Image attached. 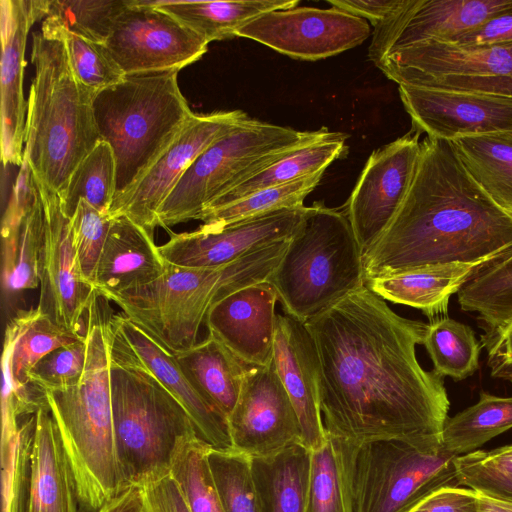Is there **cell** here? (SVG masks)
Instances as JSON below:
<instances>
[{
    "label": "cell",
    "instance_id": "obj_45",
    "mask_svg": "<svg viewBox=\"0 0 512 512\" xmlns=\"http://www.w3.org/2000/svg\"><path fill=\"white\" fill-rule=\"evenodd\" d=\"M112 217L81 200L70 218V232L83 279L92 286Z\"/></svg>",
    "mask_w": 512,
    "mask_h": 512
},
{
    "label": "cell",
    "instance_id": "obj_13",
    "mask_svg": "<svg viewBox=\"0 0 512 512\" xmlns=\"http://www.w3.org/2000/svg\"><path fill=\"white\" fill-rule=\"evenodd\" d=\"M419 135L409 132L374 150L343 207L363 255L388 228L410 189L420 158Z\"/></svg>",
    "mask_w": 512,
    "mask_h": 512
},
{
    "label": "cell",
    "instance_id": "obj_41",
    "mask_svg": "<svg viewBox=\"0 0 512 512\" xmlns=\"http://www.w3.org/2000/svg\"><path fill=\"white\" fill-rule=\"evenodd\" d=\"M211 447L197 435L181 439L170 472L180 485L192 512H224L207 462Z\"/></svg>",
    "mask_w": 512,
    "mask_h": 512
},
{
    "label": "cell",
    "instance_id": "obj_44",
    "mask_svg": "<svg viewBox=\"0 0 512 512\" xmlns=\"http://www.w3.org/2000/svg\"><path fill=\"white\" fill-rule=\"evenodd\" d=\"M55 40L63 42L70 68L77 80L96 94L120 83L126 76L105 44L70 32H62Z\"/></svg>",
    "mask_w": 512,
    "mask_h": 512
},
{
    "label": "cell",
    "instance_id": "obj_32",
    "mask_svg": "<svg viewBox=\"0 0 512 512\" xmlns=\"http://www.w3.org/2000/svg\"><path fill=\"white\" fill-rule=\"evenodd\" d=\"M347 138V134L330 131L320 139L291 150L279 160L226 191L204 211L222 207L264 188L325 171L332 162L347 154Z\"/></svg>",
    "mask_w": 512,
    "mask_h": 512
},
{
    "label": "cell",
    "instance_id": "obj_31",
    "mask_svg": "<svg viewBox=\"0 0 512 512\" xmlns=\"http://www.w3.org/2000/svg\"><path fill=\"white\" fill-rule=\"evenodd\" d=\"M259 512H305L311 451L301 443L277 453L251 457Z\"/></svg>",
    "mask_w": 512,
    "mask_h": 512
},
{
    "label": "cell",
    "instance_id": "obj_7",
    "mask_svg": "<svg viewBox=\"0 0 512 512\" xmlns=\"http://www.w3.org/2000/svg\"><path fill=\"white\" fill-rule=\"evenodd\" d=\"M179 71L128 74L95 95L96 125L116 162L115 197L144 174L195 114L180 90Z\"/></svg>",
    "mask_w": 512,
    "mask_h": 512
},
{
    "label": "cell",
    "instance_id": "obj_28",
    "mask_svg": "<svg viewBox=\"0 0 512 512\" xmlns=\"http://www.w3.org/2000/svg\"><path fill=\"white\" fill-rule=\"evenodd\" d=\"M484 263H446L406 273L369 279L365 285L383 300L420 310L431 321L448 312L451 296L458 293Z\"/></svg>",
    "mask_w": 512,
    "mask_h": 512
},
{
    "label": "cell",
    "instance_id": "obj_15",
    "mask_svg": "<svg viewBox=\"0 0 512 512\" xmlns=\"http://www.w3.org/2000/svg\"><path fill=\"white\" fill-rule=\"evenodd\" d=\"M111 357L148 370L184 406L198 437L212 449L233 451L227 417L188 380L175 355L125 314L106 322Z\"/></svg>",
    "mask_w": 512,
    "mask_h": 512
},
{
    "label": "cell",
    "instance_id": "obj_37",
    "mask_svg": "<svg viewBox=\"0 0 512 512\" xmlns=\"http://www.w3.org/2000/svg\"><path fill=\"white\" fill-rule=\"evenodd\" d=\"M422 344L433 362V371L442 378L464 380L479 367L481 345L474 331L448 316L427 324Z\"/></svg>",
    "mask_w": 512,
    "mask_h": 512
},
{
    "label": "cell",
    "instance_id": "obj_34",
    "mask_svg": "<svg viewBox=\"0 0 512 512\" xmlns=\"http://www.w3.org/2000/svg\"><path fill=\"white\" fill-rule=\"evenodd\" d=\"M457 294L461 309L476 314L483 334L512 321V247L481 265Z\"/></svg>",
    "mask_w": 512,
    "mask_h": 512
},
{
    "label": "cell",
    "instance_id": "obj_6",
    "mask_svg": "<svg viewBox=\"0 0 512 512\" xmlns=\"http://www.w3.org/2000/svg\"><path fill=\"white\" fill-rule=\"evenodd\" d=\"M268 282L285 314L304 324L364 287L363 252L344 209L307 206Z\"/></svg>",
    "mask_w": 512,
    "mask_h": 512
},
{
    "label": "cell",
    "instance_id": "obj_23",
    "mask_svg": "<svg viewBox=\"0 0 512 512\" xmlns=\"http://www.w3.org/2000/svg\"><path fill=\"white\" fill-rule=\"evenodd\" d=\"M376 66L398 85L445 75L512 76V41L475 47L426 42L392 51Z\"/></svg>",
    "mask_w": 512,
    "mask_h": 512
},
{
    "label": "cell",
    "instance_id": "obj_12",
    "mask_svg": "<svg viewBox=\"0 0 512 512\" xmlns=\"http://www.w3.org/2000/svg\"><path fill=\"white\" fill-rule=\"evenodd\" d=\"M208 42L145 0H128L105 42L128 74L179 69L199 60Z\"/></svg>",
    "mask_w": 512,
    "mask_h": 512
},
{
    "label": "cell",
    "instance_id": "obj_48",
    "mask_svg": "<svg viewBox=\"0 0 512 512\" xmlns=\"http://www.w3.org/2000/svg\"><path fill=\"white\" fill-rule=\"evenodd\" d=\"M142 512H192L171 472L139 485Z\"/></svg>",
    "mask_w": 512,
    "mask_h": 512
},
{
    "label": "cell",
    "instance_id": "obj_53",
    "mask_svg": "<svg viewBox=\"0 0 512 512\" xmlns=\"http://www.w3.org/2000/svg\"><path fill=\"white\" fill-rule=\"evenodd\" d=\"M327 2L332 7L369 20L374 27L404 8L408 0H328Z\"/></svg>",
    "mask_w": 512,
    "mask_h": 512
},
{
    "label": "cell",
    "instance_id": "obj_35",
    "mask_svg": "<svg viewBox=\"0 0 512 512\" xmlns=\"http://www.w3.org/2000/svg\"><path fill=\"white\" fill-rule=\"evenodd\" d=\"M512 428V396L482 391L479 400L448 417L441 451L456 457L478 450L492 438Z\"/></svg>",
    "mask_w": 512,
    "mask_h": 512
},
{
    "label": "cell",
    "instance_id": "obj_49",
    "mask_svg": "<svg viewBox=\"0 0 512 512\" xmlns=\"http://www.w3.org/2000/svg\"><path fill=\"white\" fill-rule=\"evenodd\" d=\"M411 86L500 94L512 97V76L445 75L423 80Z\"/></svg>",
    "mask_w": 512,
    "mask_h": 512
},
{
    "label": "cell",
    "instance_id": "obj_24",
    "mask_svg": "<svg viewBox=\"0 0 512 512\" xmlns=\"http://www.w3.org/2000/svg\"><path fill=\"white\" fill-rule=\"evenodd\" d=\"M84 336L55 324L37 308L21 309L7 321L3 354L9 362L10 398L18 418L36 414L47 404L45 390L30 381L37 363L53 350Z\"/></svg>",
    "mask_w": 512,
    "mask_h": 512
},
{
    "label": "cell",
    "instance_id": "obj_33",
    "mask_svg": "<svg viewBox=\"0 0 512 512\" xmlns=\"http://www.w3.org/2000/svg\"><path fill=\"white\" fill-rule=\"evenodd\" d=\"M452 143L472 179L512 217V132L462 137Z\"/></svg>",
    "mask_w": 512,
    "mask_h": 512
},
{
    "label": "cell",
    "instance_id": "obj_27",
    "mask_svg": "<svg viewBox=\"0 0 512 512\" xmlns=\"http://www.w3.org/2000/svg\"><path fill=\"white\" fill-rule=\"evenodd\" d=\"M45 229L40 190L21 214L2 218V310L7 321L19 310L24 292L39 287V265Z\"/></svg>",
    "mask_w": 512,
    "mask_h": 512
},
{
    "label": "cell",
    "instance_id": "obj_16",
    "mask_svg": "<svg viewBox=\"0 0 512 512\" xmlns=\"http://www.w3.org/2000/svg\"><path fill=\"white\" fill-rule=\"evenodd\" d=\"M40 193L45 229L36 308L55 324L85 335L86 314L97 294L81 275L71 238L70 218L63 212L59 197Z\"/></svg>",
    "mask_w": 512,
    "mask_h": 512
},
{
    "label": "cell",
    "instance_id": "obj_46",
    "mask_svg": "<svg viewBox=\"0 0 512 512\" xmlns=\"http://www.w3.org/2000/svg\"><path fill=\"white\" fill-rule=\"evenodd\" d=\"M305 512H347L339 465L329 437L320 449L311 451Z\"/></svg>",
    "mask_w": 512,
    "mask_h": 512
},
{
    "label": "cell",
    "instance_id": "obj_9",
    "mask_svg": "<svg viewBox=\"0 0 512 512\" xmlns=\"http://www.w3.org/2000/svg\"><path fill=\"white\" fill-rule=\"evenodd\" d=\"M329 438L347 512H408L433 491L459 486L454 457L442 451L430 452L396 438Z\"/></svg>",
    "mask_w": 512,
    "mask_h": 512
},
{
    "label": "cell",
    "instance_id": "obj_21",
    "mask_svg": "<svg viewBox=\"0 0 512 512\" xmlns=\"http://www.w3.org/2000/svg\"><path fill=\"white\" fill-rule=\"evenodd\" d=\"M273 364L297 414L301 444L320 449L328 437L320 409L318 352L305 324L287 314H277Z\"/></svg>",
    "mask_w": 512,
    "mask_h": 512
},
{
    "label": "cell",
    "instance_id": "obj_56",
    "mask_svg": "<svg viewBox=\"0 0 512 512\" xmlns=\"http://www.w3.org/2000/svg\"><path fill=\"white\" fill-rule=\"evenodd\" d=\"M511 497V496H510Z\"/></svg>",
    "mask_w": 512,
    "mask_h": 512
},
{
    "label": "cell",
    "instance_id": "obj_14",
    "mask_svg": "<svg viewBox=\"0 0 512 512\" xmlns=\"http://www.w3.org/2000/svg\"><path fill=\"white\" fill-rule=\"evenodd\" d=\"M367 20L335 7H294L266 12L236 31L294 59L316 61L359 46L370 36Z\"/></svg>",
    "mask_w": 512,
    "mask_h": 512
},
{
    "label": "cell",
    "instance_id": "obj_4",
    "mask_svg": "<svg viewBox=\"0 0 512 512\" xmlns=\"http://www.w3.org/2000/svg\"><path fill=\"white\" fill-rule=\"evenodd\" d=\"M35 77L27 100L24 159L43 193L60 197L86 156L101 141L95 92L74 76L62 41L33 34Z\"/></svg>",
    "mask_w": 512,
    "mask_h": 512
},
{
    "label": "cell",
    "instance_id": "obj_30",
    "mask_svg": "<svg viewBox=\"0 0 512 512\" xmlns=\"http://www.w3.org/2000/svg\"><path fill=\"white\" fill-rule=\"evenodd\" d=\"M178 20L208 43L236 37V31L266 12L294 8L298 0H145Z\"/></svg>",
    "mask_w": 512,
    "mask_h": 512
},
{
    "label": "cell",
    "instance_id": "obj_17",
    "mask_svg": "<svg viewBox=\"0 0 512 512\" xmlns=\"http://www.w3.org/2000/svg\"><path fill=\"white\" fill-rule=\"evenodd\" d=\"M228 426L234 449L250 457L268 456L301 443L297 414L273 360L267 366L248 367Z\"/></svg>",
    "mask_w": 512,
    "mask_h": 512
},
{
    "label": "cell",
    "instance_id": "obj_25",
    "mask_svg": "<svg viewBox=\"0 0 512 512\" xmlns=\"http://www.w3.org/2000/svg\"><path fill=\"white\" fill-rule=\"evenodd\" d=\"M167 262L153 234L125 215L112 217L92 287L96 294L112 297L144 285L163 275Z\"/></svg>",
    "mask_w": 512,
    "mask_h": 512
},
{
    "label": "cell",
    "instance_id": "obj_11",
    "mask_svg": "<svg viewBox=\"0 0 512 512\" xmlns=\"http://www.w3.org/2000/svg\"><path fill=\"white\" fill-rule=\"evenodd\" d=\"M249 116L242 110L194 114L169 147L111 204V217L125 215L153 234L157 213L192 162Z\"/></svg>",
    "mask_w": 512,
    "mask_h": 512
},
{
    "label": "cell",
    "instance_id": "obj_51",
    "mask_svg": "<svg viewBox=\"0 0 512 512\" xmlns=\"http://www.w3.org/2000/svg\"><path fill=\"white\" fill-rule=\"evenodd\" d=\"M408 512H476V491L463 486H444Z\"/></svg>",
    "mask_w": 512,
    "mask_h": 512
},
{
    "label": "cell",
    "instance_id": "obj_26",
    "mask_svg": "<svg viewBox=\"0 0 512 512\" xmlns=\"http://www.w3.org/2000/svg\"><path fill=\"white\" fill-rule=\"evenodd\" d=\"M26 512H80L74 473L48 402L35 414Z\"/></svg>",
    "mask_w": 512,
    "mask_h": 512
},
{
    "label": "cell",
    "instance_id": "obj_1",
    "mask_svg": "<svg viewBox=\"0 0 512 512\" xmlns=\"http://www.w3.org/2000/svg\"><path fill=\"white\" fill-rule=\"evenodd\" d=\"M305 326L318 352L329 437L396 438L441 452L450 401L443 378L416 357L426 323L398 315L365 285Z\"/></svg>",
    "mask_w": 512,
    "mask_h": 512
},
{
    "label": "cell",
    "instance_id": "obj_39",
    "mask_svg": "<svg viewBox=\"0 0 512 512\" xmlns=\"http://www.w3.org/2000/svg\"><path fill=\"white\" fill-rule=\"evenodd\" d=\"M115 194L114 153L111 146L101 140L76 168L59 199L63 212L71 218L81 200L109 214Z\"/></svg>",
    "mask_w": 512,
    "mask_h": 512
},
{
    "label": "cell",
    "instance_id": "obj_10",
    "mask_svg": "<svg viewBox=\"0 0 512 512\" xmlns=\"http://www.w3.org/2000/svg\"><path fill=\"white\" fill-rule=\"evenodd\" d=\"M330 131H299L248 118L215 141L187 168L157 213V227L198 220L229 189L279 160L291 150Z\"/></svg>",
    "mask_w": 512,
    "mask_h": 512
},
{
    "label": "cell",
    "instance_id": "obj_38",
    "mask_svg": "<svg viewBox=\"0 0 512 512\" xmlns=\"http://www.w3.org/2000/svg\"><path fill=\"white\" fill-rule=\"evenodd\" d=\"M324 172L264 188L222 207L206 210L198 219L203 222L199 228L215 230L254 216L304 206L305 198L317 187Z\"/></svg>",
    "mask_w": 512,
    "mask_h": 512
},
{
    "label": "cell",
    "instance_id": "obj_5",
    "mask_svg": "<svg viewBox=\"0 0 512 512\" xmlns=\"http://www.w3.org/2000/svg\"><path fill=\"white\" fill-rule=\"evenodd\" d=\"M289 240L254 249L215 268H186L167 262L158 279L110 301L172 354L188 350L198 342L200 328L214 304L243 287L268 281Z\"/></svg>",
    "mask_w": 512,
    "mask_h": 512
},
{
    "label": "cell",
    "instance_id": "obj_22",
    "mask_svg": "<svg viewBox=\"0 0 512 512\" xmlns=\"http://www.w3.org/2000/svg\"><path fill=\"white\" fill-rule=\"evenodd\" d=\"M278 296L268 281L243 287L210 309L208 332L248 366H267L273 360Z\"/></svg>",
    "mask_w": 512,
    "mask_h": 512
},
{
    "label": "cell",
    "instance_id": "obj_36",
    "mask_svg": "<svg viewBox=\"0 0 512 512\" xmlns=\"http://www.w3.org/2000/svg\"><path fill=\"white\" fill-rule=\"evenodd\" d=\"M128 0H49L41 34L57 39L70 32L90 41L105 44Z\"/></svg>",
    "mask_w": 512,
    "mask_h": 512
},
{
    "label": "cell",
    "instance_id": "obj_50",
    "mask_svg": "<svg viewBox=\"0 0 512 512\" xmlns=\"http://www.w3.org/2000/svg\"><path fill=\"white\" fill-rule=\"evenodd\" d=\"M508 41H512V9L494 16L481 26L443 42L459 47H475Z\"/></svg>",
    "mask_w": 512,
    "mask_h": 512
},
{
    "label": "cell",
    "instance_id": "obj_55",
    "mask_svg": "<svg viewBox=\"0 0 512 512\" xmlns=\"http://www.w3.org/2000/svg\"><path fill=\"white\" fill-rule=\"evenodd\" d=\"M476 512H512V497L476 491Z\"/></svg>",
    "mask_w": 512,
    "mask_h": 512
},
{
    "label": "cell",
    "instance_id": "obj_3",
    "mask_svg": "<svg viewBox=\"0 0 512 512\" xmlns=\"http://www.w3.org/2000/svg\"><path fill=\"white\" fill-rule=\"evenodd\" d=\"M107 319L97 300L86 314L87 358L72 385L45 389L74 473L81 512H96L127 487L114 437Z\"/></svg>",
    "mask_w": 512,
    "mask_h": 512
},
{
    "label": "cell",
    "instance_id": "obj_2",
    "mask_svg": "<svg viewBox=\"0 0 512 512\" xmlns=\"http://www.w3.org/2000/svg\"><path fill=\"white\" fill-rule=\"evenodd\" d=\"M512 247V217L472 179L452 141L427 136L410 189L363 255L365 282L446 263H486Z\"/></svg>",
    "mask_w": 512,
    "mask_h": 512
},
{
    "label": "cell",
    "instance_id": "obj_42",
    "mask_svg": "<svg viewBox=\"0 0 512 512\" xmlns=\"http://www.w3.org/2000/svg\"><path fill=\"white\" fill-rule=\"evenodd\" d=\"M207 462L224 512H259L250 456L210 448Z\"/></svg>",
    "mask_w": 512,
    "mask_h": 512
},
{
    "label": "cell",
    "instance_id": "obj_8",
    "mask_svg": "<svg viewBox=\"0 0 512 512\" xmlns=\"http://www.w3.org/2000/svg\"><path fill=\"white\" fill-rule=\"evenodd\" d=\"M110 362L118 461L125 484L139 486L169 473L181 439L197 432L184 406L148 370L111 355Z\"/></svg>",
    "mask_w": 512,
    "mask_h": 512
},
{
    "label": "cell",
    "instance_id": "obj_29",
    "mask_svg": "<svg viewBox=\"0 0 512 512\" xmlns=\"http://www.w3.org/2000/svg\"><path fill=\"white\" fill-rule=\"evenodd\" d=\"M174 355L196 390L228 419L249 366L210 333L190 349Z\"/></svg>",
    "mask_w": 512,
    "mask_h": 512
},
{
    "label": "cell",
    "instance_id": "obj_20",
    "mask_svg": "<svg viewBox=\"0 0 512 512\" xmlns=\"http://www.w3.org/2000/svg\"><path fill=\"white\" fill-rule=\"evenodd\" d=\"M49 0H1V159L24 161L27 102L23 93L25 48L32 25L44 19Z\"/></svg>",
    "mask_w": 512,
    "mask_h": 512
},
{
    "label": "cell",
    "instance_id": "obj_19",
    "mask_svg": "<svg viewBox=\"0 0 512 512\" xmlns=\"http://www.w3.org/2000/svg\"><path fill=\"white\" fill-rule=\"evenodd\" d=\"M307 206L281 209L237 221L215 230L198 228L171 233L159 246L166 262L186 268H215L246 253L291 238L300 225Z\"/></svg>",
    "mask_w": 512,
    "mask_h": 512
},
{
    "label": "cell",
    "instance_id": "obj_52",
    "mask_svg": "<svg viewBox=\"0 0 512 512\" xmlns=\"http://www.w3.org/2000/svg\"><path fill=\"white\" fill-rule=\"evenodd\" d=\"M481 341L491 376L512 383V321L493 333L482 334Z\"/></svg>",
    "mask_w": 512,
    "mask_h": 512
},
{
    "label": "cell",
    "instance_id": "obj_18",
    "mask_svg": "<svg viewBox=\"0 0 512 512\" xmlns=\"http://www.w3.org/2000/svg\"><path fill=\"white\" fill-rule=\"evenodd\" d=\"M413 130L453 141L458 138L512 132V97L398 85Z\"/></svg>",
    "mask_w": 512,
    "mask_h": 512
},
{
    "label": "cell",
    "instance_id": "obj_43",
    "mask_svg": "<svg viewBox=\"0 0 512 512\" xmlns=\"http://www.w3.org/2000/svg\"><path fill=\"white\" fill-rule=\"evenodd\" d=\"M459 486L512 497V444L454 457Z\"/></svg>",
    "mask_w": 512,
    "mask_h": 512
},
{
    "label": "cell",
    "instance_id": "obj_47",
    "mask_svg": "<svg viewBox=\"0 0 512 512\" xmlns=\"http://www.w3.org/2000/svg\"><path fill=\"white\" fill-rule=\"evenodd\" d=\"M87 358V341L82 339L53 350L33 368L30 381L42 388L75 384L81 378Z\"/></svg>",
    "mask_w": 512,
    "mask_h": 512
},
{
    "label": "cell",
    "instance_id": "obj_40",
    "mask_svg": "<svg viewBox=\"0 0 512 512\" xmlns=\"http://www.w3.org/2000/svg\"><path fill=\"white\" fill-rule=\"evenodd\" d=\"M35 414L2 424V512H26Z\"/></svg>",
    "mask_w": 512,
    "mask_h": 512
},
{
    "label": "cell",
    "instance_id": "obj_54",
    "mask_svg": "<svg viewBox=\"0 0 512 512\" xmlns=\"http://www.w3.org/2000/svg\"><path fill=\"white\" fill-rule=\"evenodd\" d=\"M96 512H142L139 486H127Z\"/></svg>",
    "mask_w": 512,
    "mask_h": 512
}]
</instances>
